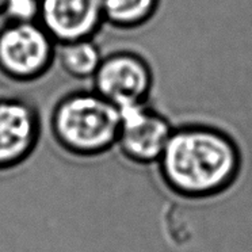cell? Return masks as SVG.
<instances>
[{"label":"cell","instance_id":"1","mask_svg":"<svg viewBox=\"0 0 252 252\" xmlns=\"http://www.w3.org/2000/svg\"><path fill=\"white\" fill-rule=\"evenodd\" d=\"M159 170L178 195L201 199L228 190L240 174L241 152L229 133L208 124L174 127Z\"/></svg>","mask_w":252,"mask_h":252},{"label":"cell","instance_id":"4","mask_svg":"<svg viewBox=\"0 0 252 252\" xmlns=\"http://www.w3.org/2000/svg\"><path fill=\"white\" fill-rule=\"evenodd\" d=\"M154 86L152 65L134 50H117L106 55L93 77L94 91L118 109L148 103Z\"/></svg>","mask_w":252,"mask_h":252},{"label":"cell","instance_id":"11","mask_svg":"<svg viewBox=\"0 0 252 252\" xmlns=\"http://www.w3.org/2000/svg\"><path fill=\"white\" fill-rule=\"evenodd\" d=\"M6 0H0V17H1V12H3V7H4Z\"/></svg>","mask_w":252,"mask_h":252},{"label":"cell","instance_id":"6","mask_svg":"<svg viewBox=\"0 0 252 252\" xmlns=\"http://www.w3.org/2000/svg\"><path fill=\"white\" fill-rule=\"evenodd\" d=\"M42 136V120L33 104L22 98H0V170L22 164Z\"/></svg>","mask_w":252,"mask_h":252},{"label":"cell","instance_id":"10","mask_svg":"<svg viewBox=\"0 0 252 252\" xmlns=\"http://www.w3.org/2000/svg\"><path fill=\"white\" fill-rule=\"evenodd\" d=\"M41 0H6L1 17L6 22H39Z\"/></svg>","mask_w":252,"mask_h":252},{"label":"cell","instance_id":"2","mask_svg":"<svg viewBox=\"0 0 252 252\" xmlns=\"http://www.w3.org/2000/svg\"><path fill=\"white\" fill-rule=\"evenodd\" d=\"M120 127V109L94 90L61 96L48 124L56 143L82 158H100L114 151Z\"/></svg>","mask_w":252,"mask_h":252},{"label":"cell","instance_id":"5","mask_svg":"<svg viewBox=\"0 0 252 252\" xmlns=\"http://www.w3.org/2000/svg\"><path fill=\"white\" fill-rule=\"evenodd\" d=\"M121 127L117 151L127 161L147 165L159 163L174 132L170 120L151 103L120 109Z\"/></svg>","mask_w":252,"mask_h":252},{"label":"cell","instance_id":"8","mask_svg":"<svg viewBox=\"0 0 252 252\" xmlns=\"http://www.w3.org/2000/svg\"><path fill=\"white\" fill-rule=\"evenodd\" d=\"M104 25L117 30H137L147 26L159 11L161 0H100Z\"/></svg>","mask_w":252,"mask_h":252},{"label":"cell","instance_id":"9","mask_svg":"<svg viewBox=\"0 0 252 252\" xmlns=\"http://www.w3.org/2000/svg\"><path fill=\"white\" fill-rule=\"evenodd\" d=\"M103 57L104 55L95 42V38L57 45V60L63 71L77 80H93Z\"/></svg>","mask_w":252,"mask_h":252},{"label":"cell","instance_id":"7","mask_svg":"<svg viewBox=\"0 0 252 252\" xmlns=\"http://www.w3.org/2000/svg\"><path fill=\"white\" fill-rule=\"evenodd\" d=\"M39 23L57 45L95 38L104 25L102 3L100 0H41Z\"/></svg>","mask_w":252,"mask_h":252},{"label":"cell","instance_id":"3","mask_svg":"<svg viewBox=\"0 0 252 252\" xmlns=\"http://www.w3.org/2000/svg\"><path fill=\"white\" fill-rule=\"evenodd\" d=\"M57 56V44L39 22H4L0 28V73L17 83L38 80Z\"/></svg>","mask_w":252,"mask_h":252}]
</instances>
